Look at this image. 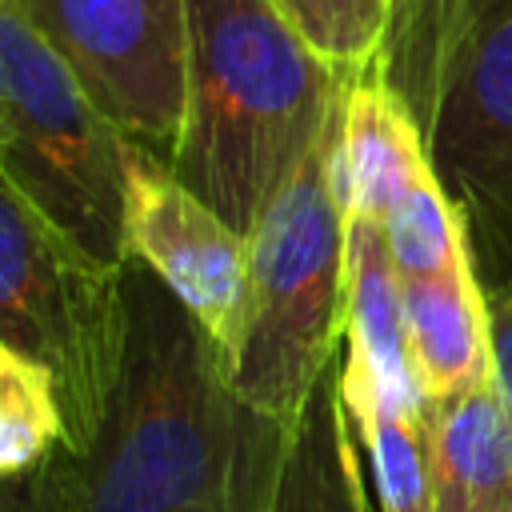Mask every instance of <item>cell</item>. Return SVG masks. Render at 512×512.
<instances>
[{
    "mask_svg": "<svg viewBox=\"0 0 512 512\" xmlns=\"http://www.w3.org/2000/svg\"><path fill=\"white\" fill-rule=\"evenodd\" d=\"M488 324H492V384L512 408V284L488 292Z\"/></svg>",
    "mask_w": 512,
    "mask_h": 512,
    "instance_id": "16",
    "label": "cell"
},
{
    "mask_svg": "<svg viewBox=\"0 0 512 512\" xmlns=\"http://www.w3.org/2000/svg\"><path fill=\"white\" fill-rule=\"evenodd\" d=\"M4 512H68L36 472L4 480Z\"/></svg>",
    "mask_w": 512,
    "mask_h": 512,
    "instance_id": "17",
    "label": "cell"
},
{
    "mask_svg": "<svg viewBox=\"0 0 512 512\" xmlns=\"http://www.w3.org/2000/svg\"><path fill=\"white\" fill-rule=\"evenodd\" d=\"M64 448V412L44 364L0 344V472L16 480Z\"/></svg>",
    "mask_w": 512,
    "mask_h": 512,
    "instance_id": "14",
    "label": "cell"
},
{
    "mask_svg": "<svg viewBox=\"0 0 512 512\" xmlns=\"http://www.w3.org/2000/svg\"><path fill=\"white\" fill-rule=\"evenodd\" d=\"M92 104L172 160L188 100V0H12Z\"/></svg>",
    "mask_w": 512,
    "mask_h": 512,
    "instance_id": "7",
    "label": "cell"
},
{
    "mask_svg": "<svg viewBox=\"0 0 512 512\" xmlns=\"http://www.w3.org/2000/svg\"><path fill=\"white\" fill-rule=\"evenodd\" d=\"M264 512H372L364 484V444L344 400L340 356L328 364L308 404L288 424Z\"/></svg>",
    "mask_w": 512,
    "mask_h": 512,
    "instance_id": "11",
    "label": "cell"
},
{
    "mask_svg": "<svg viewBox=\"0 0 512 512\" xmlns=\"http://www.w3.org/2000/svg\"><path fill=\"white\" fill-rule=\"evenodd\" d=\"M128 140L0 0V184L100 264H128Z\"/></svg>",
    "mask_w": 512,
    "mask_h": 512,
    "instance_id": "5",
    "label": "cell"
},
{
    "mask_svg": "<svg viewBox=\"0 0 512 512\" xmlns=\"http://www.w3.org/2000/svg\"><path fill=\"white\" fill-rule=\"evenodd\" d=\"M332 184L344 216H372L384 224L404 276L472 260L464 220L428 164L416 120L388 88L376 60L344 84Z\"/></svg>",
    "mask_w": 512,
    "mask_h": 512,
    "instance_id": "8",
    "label": "cell"
},
{
    "mask_svg": "<svg viewBox=\"0 0 512 512\" xmlns=\"http://www.w3.org/2000/svg\"><path fill=\"white\" fill-rule=\"evenodd\" d=\"M344 84L272 0H188V100L168 168L248 236L332 128Z\"/></svg>",
    "mask_w": 512,
    "mask_h": 512,
    "instance_id": "2",
    "label": "cell"
},
{
    "mask_svg": "<svg viewBox=\"0 0 512 512\" xmlns=\"http://www.w3.org/2000/svg\"><path fill=\"white\" fill-rule=\"evenodd\" d=\"M376 68L416 120L484 292L512 284V0H396Z\"/></svg>",
    "mask_w": 512,
    "mask_h": 512,
    "instance_id": "3",
    "label": "cell"
},
{
    "mask_svg": "<svg viewBox=\"0 0 512 512\" xmlns=\"http://www.w3.org/2000/svg\"><path fill=\"white\" fill-rule=\"evenodd\" d=\"M276 12L336 72H364L384 44L396 0H272Z\"/></svg>",
    "mask_w": 512,
    "mask_h": 512,
    "instance_id": "15",
    "label": "cell"
},
{
    "mask_svg": "<svg viewBox=\"0 0 512 512\" xmlns=\"http://www.w3.org/2000/svg\"><path fill=\"white\" fill-rule=\"evenodd\" d=\"M128 348L96 440L32 468L68 512H264L288 424L232 388L228 352L136 256Z\"/></svg>",
    "mask_w": 512,
    "mask_h": 512,
    "instance_id": "1",
    "label": "cell"
},
{
    "mask_svg": "<svg viewBox=\"0 0 512 512\" xmlns=\"http://www.w3.org/2000/svg\"><path fill=\"white\" fill-rule=\"evenodd\" d=\"M128 256L144 260L224 352L232 348L248 288V236L140 140H128Z\"/></svg>",
    "mask_w": 512,
    "mask_h": 512,
    "instance_id": "9",
    "label": "cell"
},
{
    "mask_svg": "<svg viewBox=\"0 0 512 512\" xmlns=\"http://www.w3.org/2000/svg\"><path fill=\"white\" fill-rule=\"evenodd\" d=\"M404 332L424 400H448L492 384L488 292L472 260L404 276Z\"/></svg>",
    "mask_w": 512,
    "mask_h": 512,
    "instance_id": "10",
    "label": "cell"
},
{
    "mask_svg": "<svg viewBox=\"0 0 512 512\" xmlns=\"http://www.w3.org/2000/svg\"><path fill=\"white\" fill-rule=\"evenodd\" d=\"M432 508L512 512V408L496 384L428 400Z\"/></svg>",
    "mask_w": 512,
    "mask_h": 512,
    "instance_id": "12",
    "label": "cell"
},
{
    "mask_svg": "<svg viewBox=\"0 0 512 512\" xmlns=\"http://www.w3.org/2000/svg\"><path fill=\"white\" fill-rule=\"evenodd\" d=\"M340 116V112H336ZM336 120L248 232V288L228 348L236 396L292 424L348 328V216L332 184Z\"/></svg>",
    "mask_w": 512,
    "mask_h": 512,
    "instance_id": "4",
    "label": "cell"
},
{
    "mask_svg": "<svg viewBox=\"0 0 512 512\" xmlns=\"http://www.w3.org/2000/svg\"><path fill=\"white\" fill-rule=\"evenodd\" d=\"M344 380V400L364 444L380 512H436L432 508V452H428V408H396L368 384Z\"/></svg>",
    "mask_w": 512,
    "mask_h": 512,
    "instance_id": "13",
    "label": "cell"
},
{
    "mask_svg": "<svg viewBox=\"0 0 512 512\" xmlns=\"http://www.w3.org/2000/svg\"><path fill=\"white\" fill-rule=\"evenodd\" d=\"M0 344L52 372L64 452L80 456L124 368V268L88 256L8 184H0Z\"/></svg>",
    "mask_w": 512,
    "mask_h": 512,
    "instance_id": "6",
    "label": "cell"
}]
</instances>
